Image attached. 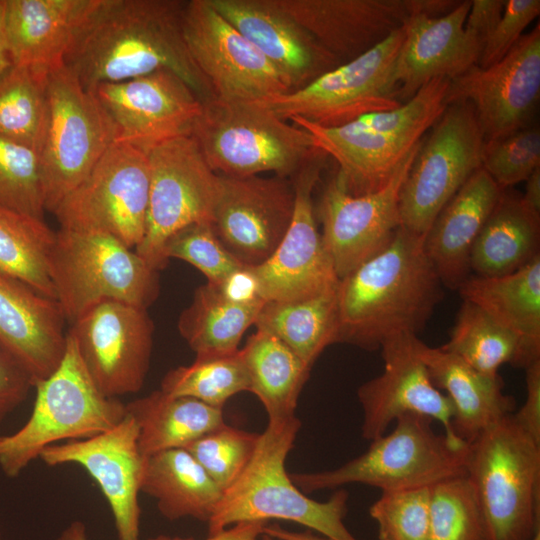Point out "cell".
<instances>
[{
    "label": "cell",
    "mask_w": 540,
    "mask_h": 540,
    "mask_svg": "<svg viewBox=\"0 0 540 540\" xmlns=\"http://www.w3.org/2000/svg\"><path fill=\"white\" fill-rule=\"evenodd\" d=\"M415 346L433 384L445 390L452 402V425L459 439L468 444L486 428L512 413L516 402L503 392L500 376L480 373L456 355L430 347L419 338Z\"/></svg>",
    "instance_id": "30"
},
{
    "label": "cell",
    "mask_w": 540,
    "mask_h": 540,
    "mask_svg": "<svg viewBox=\"0 0 540 540\" xmlns=\"http://www.w3.org/2000/svg\"><path fill=\"white\" fill-rule=\"evenodd\" d=\"M39 458L48 466L83 467L110 506L118 540H140L138 495L146 457L140 451L132 416L127 413L113 428L95 436L51 445Z\"/></svg>",
    "instance_id": "23"
},
{
    "label": "cell",
    "mask_w": 540,
    "mask_h": 540,
    "mask_svg": "<svg viewBox=\"0 0 540 540\" xmlns=\"http://www.w3.org/2000/svg\"><path fill=\"white\" fill-rule=\"evenodd\" d=\"M34 388L36 398L27 422L15 433L0 436V468L10 478L17 477L45 448L105 432L127 414L126 404L105 396L94 384L68 332L61 363Z\"/></svg>",
    "instance_id": "7"
},
{
    "label": "cell",
    "mask_w": 540,
    "mask_h": 540,
    "mask_svg": "<svg viewBox=\"0 0 540 540\" xmlns=\"http://www.w3.org/2000/svg\"><path fill=\"white\" fill-rule=\"evenodd\" d=\"M0 538H1V534H0Z\"/></svg>",
    "instance_id": "61"
},
{
    "label": "cell",
    "mask_w": 540,
    "mask_h": 540,
    "mask_svg": "<svg viewBox=\"0 0 540 540\" xmlns=\"http://www.w3.org/2000/svg\"><path fill=\"white\" fill-rule=\"evenodd\" d=\"M54 239L44 220L0 206V274L56 300L49 265Z\"/></svg>",
    "instance_id": "38"
},
{
    "label": "cell",
    "mask_w": 540,
    "mask_h": 540,
    "mask_svg": "<svg viewBox=\"0 0 540 540\" xmlns=\"http://www.w3.org/2000/svg\"><path fill=\"white\" fill-rule=\"evenodd\" d=\"M153 332L147 309L105 301L76 319L68 334L100 392L118 398L142 389L150 367Z\"/></svg>",
    "instance_id": "17"
},
{
    "label": "cell",
    "mask_w": 540,
    "mask_h": 540,
    "mask_svg": "<svg viewBox=\"0 0 540 540\" xmlns=\"http://www.w3.org/2000/svg\"><path fill=\"white\" fill-rule=\"evenodd\" d=\"M502 189L480 167L444 205L424 239L443 286L458 289L470 276V255Z\"/></svg>",
    "instance_id": "29"
},
{
    "label": "cell",
    "mask_w": 540,
    "mask_h": 540,
    "mask_svg": "<svg viewBox=\"0 0 540 540\" xmlns=\"http://www.w3.org/2000/svg\"><path fill=\"white\" fill-rule=\"evenodd\" d=\"M126 411L136 422L139 448L145 457L185 448L225 423L222 409L161 389L127 403Z\"/></svg>",
    "instance_id": "34"
},
{
    "label": "cell",
    "mask_w": 540,
    "mask_h": 540,
    "mask_svg": "<svg viewBox=\"0 0 540 540\" xmlns=\"http://www.w3.org/2000/svg\"><path fill=\"white\" fill-rule=\"evenodd\" d=\"M99 0H5V32L12 65L48 72L64 63Z\"/></svg>",
    "instance_id": "28"
},
{
    "label": "cell",
    "mask_w": 540,
    "mask_h": 540,
    "mask_svg": "<svg viewBox=\"0 0 540 540\" xmlns=\"http://www.w3.org/2000/svg\"><path fill=\"white\" fill-rule=\"evenodd\" d=\"M264 303L237 304L210 283L199 286L191 303L181 312L178 330L196 355L226 354L238 345Z\"/></svg>",
    "instance_id": "37"
},
{
    "label": "cell",
    "mask_w": 540,
    "mask_h": 540,
    "mask_svg": "<svg viewBox=\"0 0 540 540\" xmlns=\"http://www.w3.org/2000/svg\"><path fill=\"white\" fill-rule=\"evenodd\" d=\"M525 182L523 201L530 209L540 214V167L533 171Z\"/></svg>",
    "instance_id": "56"
},
{
    "label": "cell",
    "mask_w": 540,
    "mask_h": 540,
    "mask_svg": "<svg viewBox=\"0 0 540 540\" xmlns=\"http://www.w3.org/2000/svg\"><path fill=\"white\" fill-rule=\"evenodd\" d=\"M46 86L48 123L39 158L45 210L53 213L115 143V130L64 63L48 71Z\"/></svg>",
    "instance_id": "10"
},
{
    "label": "cell",
    "mask_w": 540,
    "mask_h": 540,
    "mask_svg": "<svg viewBox=\"0 0 540 540\" xmlns=\"http://www.w3.org/2000/svg\"><path fill=\"white\" fill-rule=\"evenodd\" d=\"M256 329L241 349L250 380L249 392L263 404L268 420L295 416L312 367L274 334Z\"/></svg>",
    "instance_id": "35"
},
{
    "label": "cell",
    "mask_w": 540,
    "mask_h": 540,
    "mask_svg": "<svg viewBox=\"0 0 540 540\" xmlns=\"http://www.w3.org/2000/svg\"><path fill=\"white\" fill-rule=\"evenodd\" d=\"M540 97V25L498 62L450 80L447 105L469 102L485 141L528 127Z\"/></svg>",
    "instance_id": "20"
},
{
    "label": "cell",
    "mask_w": 540,
    "mask_h": 540,
    "mask_svg": "<svg viewBox=\"0 0 540 540\" xmlns=\"http://www.w3.org/2000/svg\"><path fill=\"white\" fill-rule=\"evenodd\" d=\"M470 6L471 0H465L441 17H408L393 73L401 103L430 81L453 80L478 64L483 43L465 29Z\"/></svg>",
    "instance_id": "25"
},
{
    "label": "cell",
    "mask_w": 540,
    "mask_h": 540,
    "mask_svg": "<svg viewBox=\"0 0 540 540\" xmlns=\"http://www.w3.org/2000/svg\"><path fill=\"white\" fill-rule=\"evenodd\" d=\"M47 73L12 65L0 77V137L38 154L48 123Z\"/></svg>",
    "instance_id": "39"
},
{
    "label": "cell",
    "mask_w": 540,
    "mask_h": 540,
    "mask_svg": "<svg viewBox=\"0 0 540 540\" xmlns=\"http://www.w3.org/2000/svg\"><path fill=\"white\" fill-rule=\"evenodd\" d=\"M539 244L540 214L522 195L505 189L473 245L470 272L481 277L515 272L540 255Z\"/></svg>",
    "instance_id": "32"
},
{
    "label": "cell",
    "mask_w": 540,
    "mask_h": 540,
    "mask_svg": "<svg viewBox=\"0 0 540 540\" xmlns=\"http://www.w3.org/2000/svg\"><path fill=\"white\" fill-rule=\"evenodd\" d=\"M213 8L278 70L290 92L342 62L298 24L276 0H209Z\"/></svg>",
    "instance_id": "24"
},
{
    "label": "cell",
    "mask_w": 540,
    "mask_h": 540,
    "mask_svg": "<svg viewBox=\"0 0 540 540\" xmlns=\"http://www.w3.org/2000/svg\"><path fill=\"white\" fill-rule=\"evenodd\" d=\"M526 398L517 413H512L518 426L540 444V359L525 367Z\"/></svg>",
    "instance_id": "50"
},
{
    "label": "cell",
    "mask_w": 540,
    "mask_h": 540,
    "mask_svg": "<svg viewBox=\"0 0 540 540\" xmlns=\"http://www.w3.org/2000/svg\"><path fill=\"white\" fill-rule=\"evenodd\" d=\"M410 15L422 14L436 18L455 9L461 1L455 0H407Z\"/></svg>",
    "instance_id": "54"
},
{
    "label": "cell",
    "mask_w": 540,
    "mask_h": 540,
    "mask_svg": "<svg viewBox=\"0 0 540 540\" xmlns=\"http://www.w3.org/2000/svg\"><path fill=\"white\" fill-rule=\"evenodd\" d=\"M259 439L226 423L188 444L186 449L224 492L243 473Z\"/></svg>",
    "instance_id": "43"
},
{
    "label": "cell",
    "mask_w": 540,
    "mask_h": 540,
    "mask_svg": "<svg viewBox=\"0 0 540 540\" xmlns=\"http://www.w3.org/2000/svg\"><path fill=\"white\" fill-rule=\"evenodd\" d=\"M267 522H242L226 528L216 534L209 535L205 540H259ZM147 540H194L193 538L170 537L158 535Z\"/></svg>",
    "instance_id": "53"
},
{
    "label": "cell",
    "mask_w": 540,
    "mask_h": 540,
    "mask_svg": "<svg viewBox=\"0 0 540 540\" xmlns=\"http://www.w3.org/2000/svg\"><path fill=\"white\" fill-rule=\"evenodd\" d=\"M417 335L401 334L381 345L384 369L357 391L363 411L361 434L373 441L386 434L391 423L406 414H417L440 422L444 435L455 447L468 444L453 430L454 409L449 397L432 382L416 351Z\"/></svg>",
    "instance_id": "22"
},
{
    "label": "cell",
    "mask_w": 540,
    "mask_h": 540,
    "mask_svg": "<svg viewBox=\"0 0 540 540\" xmlns=\"http://www.w3.org/2000/svg\"><path fill=\"white\" fill-rule=\"evenodd\" d=\"M160 389L170 395L191 397L222 409L232 396L250 390L242 350L196 355L191 364L168 371Z\"/></svg>",
    "instance_id": "41"
},
{
    "label": "cell",
    "mask_w": 540,
    "mask_h": 540,
    "mask_svg": "<svg viewBox=\"0 0 540 540\" xmlns=\"http://www.w3.org/2000/svg\"><path fill=\"white\" fill-rule=\"evenodd\" d=\"M532 540H540V530L535 534Z\"/></svg>",
    "instance_id": "59"
},
{
    "label": "cell",
    "mask_w": 540,
    "mask_h": 540,
    "mask_svg": "<svg viewBox=\"0 0 540 540\" xmlns=\"http://www.w3.org/2000/svg\"><path fill=\"white\" fill-rule=\"evenodd\" d=\"M0 206L44 220L39 154L0 137Z\"/></svg>",
    "instance_id": "44"
},
{
    "label": "cell",
    "mask_w": 540,
    "mask_h": 540,
    "mask_svg": "<svg viewBox=\"0 0 540 540\" xmlns=\"http://www.w3.org/2000/svg\"><path fill=\"white\" fill-rule=\"evenodd\" d=\"M539 14V0H505L502 16L485 41L477 66L486 68L500 61Z\"/></svg>",
    "instance_id": "48"
},
{
    "label": "cell",
    "mask_w": 540,
    "mask_h": 540,
    "mask_svg": "<svg viewBox=\"0 0 540 540\" xmlns=\"http://www.w3.org/2000/svg\"><path fill=\"white\" fill-rule=\"evenodd\" d=\"M487 376L510 363L524 367L520 340L475 304L463 300L449 341L439 347Z\"/></svg>",
    "instance_id": "40"
},
{
    "label": "cell",
    "mask_w": 540,
    "mask_h": 540,
    "mask_svg": "<svg viewBox=\"0 0 540 540\" xmlns=\"http://www.w3.org/2000/svg\"><path fill=\"white\" fill-rule=\"evenodd\" d=\"M191 136L219 175L293 177L318 151L305 129L259 101L202 102Z\"/></svg>",
    "instance_id": "5"
},
{
    "label": "cell",
    "mask_w": 540,
    "mask_h": 540,
    "mask_svg": "<svg viewBox=\"0 0 540 540\" xmlns=\"http://www.w3.org/2000/svg\"><path fill=\"white\" fill-rule=\"evenodd\" d=\"M65 322L57 300L0 274V345L25 368L34 386L63 359Z\"/></svg>",
    "instance_id": "27"
},
{
    "label": "cell",
    "mask_w": 540,
    "mask_h": 540,
    "mask_svg": "<svg viewBox=\"0 0 540 540\" xmlns=\"http://www.w3.org/2000/svg\"><path fill=\"white\" fill-rule=\"evenodd\" d=\"M182 25L190 57L213 97L264 101L290 92L278 70L209 0L185 1Z\"/></svg>",
    "instance_id": "15"
},
{
    "label": "cell",
    "mask_w": 540,
    "mask_h": 540,
    "mask_svg": "<svg viewBox=\"0 0 540 540\" xmlns=\"http://www.w3.org/2000/svg\"><path fill=\"white\" fill-rule=\"evenodd\" d=\"M342 63L370 50L402 27L407 0H276Z\"/></svg>",
    "instance_id": "26"
},
{
    "label": "cell",
    "mask_w": 540,
    "mask_h": 540,
    "mask_svg": "<svg viewBox=\"0 0 540 540\" xmlns=\"http://www.w3.org/2000/svg\"><path fill=\"white\" fill-rule=\"evenodd\" d=\"M150 185L146 230L135 251L155 270L164 269L167 238L197 222H211L219 175L192 136L167 140L148 153Z\"/></svg>",
    "instance_id": "14"
},
{
    "label": "cell",
    "mask_w": 540,
    "mask_h": 540,
    "mask_svg": "<svg viewBox=\"0 0 540 540\" xmlns=\"http://www.w3.org/2000/svg\"><path fill=\"white\" fill-rule=\"evenodd\" d=\"M428 540H488L483 513L467 475L430 487Z\"/></svg>",
    "instance_id": "42"
},
{
    "label": "cell",
    "mask_w": 540,
    "mask_h": 540,
    "mask_svg": "<svg viewBox=\"0 0 540 540\" xmlns=\"http://www.w3.org/2000/svg\"><path fill=\"white\" fill-rule=\"evenodd\" d=\"M255 326L274 334L312 367L338 340V287L304 299L265 302Z\"/></svg>",
    "instance_id": "36"
},
{
    "label": "cell",
    "mask_w": 540,
    "mask_h": 540,
    "mask_svg": "<svg viewBox=\"0 0 540 540\" xmlns=\"http://www.w3.org/2000/svg\"><path fill=\"white\" fill-rule=\"evenodd\" d=\"M450 80L437 78L421 87L400 107L363 115L337 127H323L292 117L314 146L337 163L346 188L363 195L385 186L411 150L447 107Z\"/></svg>",
    "instance_id": "4"
},
{
    "label": "cell",
    "mask_w": 540,
    "mask_h": 540,
    "mask_svg": "<svg viewBox=\"0 0 540 540\" xmlns=\"http://www.w3.org/2000/svg\"><path fill=\"white\" fill-rule=\"evenodd\" d=\"M466 475L474 486L488 540H532L540 530V444L512 413L468 443Z\"/></svg>",
    "instance_id": "6"
},
{
    "label": "cell",
    "mask_w": 540,
    "mask_h": 540,
    "mask_svg": "<svg viewBox=\"0 0 540 540\" xmlns=\"http://www.w3.org/2000/svg\"><path fill=\"white\" fill-rule=\"evenodd\" d=\"M301 427L295 416L268 420L249 464L223 492L208 523L209 535L242 522H296L333 540H357L344 524L348 492L337 490L319 502L303 493L285 462Z\"/></svg>",
    "instance_id": "3"
},
{
    "label": "cell",
    "mask_w": 540,
    "mask_h": 540,
    "mask_svg": "<svg viewBox=\"0 0 540 540\" xmlns=\"http://www.w3.org/2000/svg\"><path fill=\"white\" fill-rule=\"evenodd\" d=\"M49 265L56 300L71 324L99 303L147 309L159 294V271L109 234L59 228Z\"/></svg>",
    "instance_id": "8"
},
{
    "label": "cell",
    "mask_w": 540,
    "mask_h": 540,
    "mask_svg": "<svg viewBox=\"0 0 540 540\" xmlns=\"http://www.w3.org/2000/svg\"><path fill=\"white\" fill-rule=\"evenodd\" d=\"M502 189L524 182L540 167V130L522 128L508 136L485 141L481 166Z\"/></svg>",
    "instance_id": "47"
},
{
    "label": "cell",
    "mask_w": 540,
    "mask_h": 540,
    "mask_svg": "<svg viewBox=\"0 0 540 540\" xmlns=\"http://www.w3.org/2000/svg\"><path fill=\"white\" fill-rule=\"evenodd\" d=\"M485 139L469 102L447 105L417 151L399 194L401 227L425 237L444 205L482 166Z\"/></svg>",
    "instance_id": "12"
},
{
    "label": "cell",
    "mask_w": 540,
    "mask_h": 540,
    "mask_svg": "<svg viewBox=\"0 0 540 540\" xmlns=\"http://www.w3.org/2000/svg\"><path fill=\"white\" fill-rule=\"evenodd\" d=\"M326 157L319 150L292 177L295 203L289 228L274 253L262 264L251 266L265 302L304 299L339 285L317 228L312 197Z\"/></svg>",
    "instance_id": "19"
},
{
    "label": "cell",
    "mask_w": 540,
    "mask_h": 540,
    "mask_svg": "<svg viewBox=\"0 0 540 540\" xmlns=\"http://www.w3.org/2000/svg\"><path fill=\"white\" fill-rule=\"evenodd\" d=\"M425 237L399 227L391 242L338 286L337 343L379 349L397 335H417L443 296Z\"/></svg>",
    "instance_id": "2"
},
{
    "label": "cell",
    "mask_w": 540,
    "mask_h": 540,
    "mask_svg": "<svg viewBox=\"0 0 540 540\" xmlns=\"http://www.w3.org/2000/svg\"><path fill=\"white\" fill-rule=\"evenodd\" d=\"M57 540H88L86 525L80 520L72 521L63 529Z\"/></svg>",
    "instance_id": "58"
},
{
    "label": "cell",
    "mask_w": 540,
    "mask_h": 540,
    "mask_svg": "<svg viewBox=\"0 0 540 540\" xmlns=\"http://www.w3.org/2000/svg\"><path fill=\"white\" fill-rule=\"evenodd\" d=\"M115 130V143L133 146L146 154L155 146L191 136L202 111L197 94L170 70L115 83L90 91Z\"/></svg>",
    "instance_id": "18"
},
{
    "label": "cell",
    "mask_w": 540,
    "mask_h": 540,
    "mask_svg": "<svg viewBox=\"0 0 540 540\" xmlns=\"http://www.w3.org/2000/svg\"><path fill=\"white\" fill-rule=\"evenodd\" d=\"M520 340L524 367L540 359V255L497 277L469 276L457 289Z\"/></svg>",
    "instance_id": "31"
},
{
    "label": "cell",
    "mask_w": 540,
    "mask_h": 540,
    "mask_svg": "<svg viewBox=\"0 0 540 540\" xmlns=\"http://www.w3.org/2000/svg\"><path fill=\"white\" fill-rule=\"evenodd\" d=\"M163 255L167 261L176 258L193 265L213 285L246 265L224 247L207 221L187 225L170 235Z\"/></svg>",
    "instance_id": "45"
},
{
    "label": "cell",
    "mask_w": 540,
    "mask_h": 540,
    "mask_svg": "<svg viewBox=\"0 0 540 540\" xmlns=\"http://www.w3.org/2000/svg\"><path fill=\"white\" fill-rule=\"evenodd\" d=\"M504 6L505 0H472L465 21V29L476 36L484 46L500 20Z\"/></svg>",
    "instance_id": "52"
},
{
    "label": "cell",
    "mask_w": 540,
    "mask_h": 540,
    "mask_svg": "<svg viewBox=\"0 0 540 540\" xmlns=\"http://www.w3.org/2000/svg\"><path fill=\"white\" fill-rule=\"evenodd\" d=\"M294 203L287 178L219 175L211 224L234 257L256 266L277 249L291 223Z\"/></svg>",
    "instance_id": "21"
},
{
    "label": "cell",
    "mask_w": 540,
    "mask_h": 540,
    "mask_svg": "<svg viewBox=\"0 0 540 540\" xmlns=\"http://www.w3.org/2000/svg\"><path fill=\"white\" fill-rule=\"evenodd\" d=\"M422 140L377 191L352 195L337 169L324 185L315 212L339 280L382 251L401 226L399 194Z\"/></svg>",
    "instance_id": "16"
},
{
    "label": "cell",
    "mask_w": 540,
    "mask_h": 540,
    "mask_svg": "<svg viewBox=\"0 0 540 540\" xmlns=\"http://www.w3.org/2000/svg\"><path fill=\"white\" fill-rule=\"evenodd\" d=\"M259 540H262L261 536H260Z\"/></svg>",
    "instance_id": "60"
},
{
    "label": "cell",
    "mask_w": 540,
    "mask_h": 540,
    "mask_svg": "<svg viewBox=\"0 0 540 540\" xmlns=\"http://www.w3.org/2000/svg\"><path fill=\"white\" fill-rule=\"evenodd\" d=\"M141 492L154 498L161 515L170 521L191 517L208 522L223 495L184 448L146 457Z\"/></svg>",
    "instance_id": "33"
},
{
    "label": "cell",
    "mask_w": 540,
    "mask_h": 540,
    "mask_svg": "<svg viewBox=\"0 0 540 540\" xmlns=\"http://www.w3.org/2000/svg\"><path fill=\"white\" fill-rule=\"evenodd\" d=\"M432 419L406 414L395 421L392 432L371 441L356 458L330 470L290 474L305 494L361 483L384 491L431 487L466 475L468 445L453 446L437 434Z\"/></svg>",
    "instance_id": "9"
},
{
    "label": "cell",
    "mask_w": 540,
    "mask_h": 540,
    "mask_svg": "<svg viewBox=\"0 0 540 540\" xmlns=\"http://www.w3.org/2000/svg\"><path fill=\"white\" fill-rule=\"evenodd\" d=\"M12 66L6 32H5V0H0V77Z\"/></svg>",
    "instance_id": "57"
},
{
    "label": "cell",
    "mask_w": 540,
    "mask_h": 540,
    "mask_svg": "<svg viewBox=\"0 0 540 540\" xmlns=\"http://www.w3.org/2000/svg\"><path fill=\"white\" fill-rule=\"evenodd\" d=\"M215 286L231 302L237 304L265 303L261 297L258 279L249 265L234 271Z\"/></svg>",
    "instance_id": "51"
},
{
    "label": "cell",
    "mask_w": 540,
    "mask_h": 540,
    "mask_svg": "<svg viewBox=\"0 0 540 540\" xmlns=\"http://www.w3.org/2000/svg\"><path fill=\"white\" fill-rule=\"evenodd\" d=\"M405 35L404 24L370 50L308 85L259 102L284 120L300 117L323 127L396 109L403 103L397 99L393 73Z\"/></svg>",
    "instance_id": "11"
},
{
    "label": "cell",
    "mask_w": 540,
    "mask_h": 540,
    "mask_svg": "<svg viewBox=\"0 0 540 540\" xmlns=\"http://www.w3.org/2000/svg\"><path fill=\"white\" fill-rule=\"evenodd\" d=\"M31 388L28 372L0 345V422L25 401Z\"/></svg>",
    "instance_id": "49"
},
{
    "label": "cell",
    "mask_w": 540,
    "mask_h": 540,
    "mask_svg": "<svg viewBox=\"0 0 540 540\" xmlns=\"http://www.w3.org/2000/svg\"><path fill=\"white\" fill-rule=\"evenodd\" d=\"M184 5L182 0H99L64 64L87 91L170 70L204 102L213 94L184 41Z\"/></svg>",
    "instance_id": "1"
},
{
    "label": "cell",
    "mask_w": 540,
    "mask_h": 540,
    "mask_svg": "<svg viewBox=\"0 0 540 540\" xmlns=\"http://www.w3.org/2000/svg\"><path fill=\"white\" fill-rule=\"evenodd\" d=\"M262 540H333L321 534H316L313 530L303 532H293L281 528L277 524H267L261 535Z\"/></svg>",
    "instance_id": "55"
},
{
    "label": "cell",
    "mask_w": 540,
    "mask_h": 540,
    "mask_svg": "<svg viewBox=\"0 0 540 540\" xmlns=\"http://www.w3.org/2000/svg\"><path fill=\"white\" fill-rule=\"evenodd\" d=\"M430 487L384 491L370 506L379 540H428Z\"/></svg>",
    "instance_id": "46"
},
{
    "label": "cell",
    "mask_w": 540,
    "mask_h": 540,
    "mask_svg": "<svg viewBox=\"0 0 540 540\" xmlns=\"http://www.w3.org/2000/svg\"><path fill=\"white\" fill-rule=\"evenodd\" d=\"M149 185L147 154L113 143L53 214L60 228L109 234L135 249L146 230Z\"/></svg>",
    "instance_id": "13"
}]
</instances>
